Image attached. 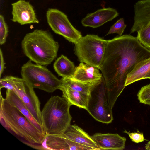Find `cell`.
Here are the masks:
<instances>
[{
    "label": "cell",
    "instance_id": "cell-12",
    "mask_svg": "<svg viewBox=\"0 0 150 150\" xmlns=\"http://www.w3.org/2000/svg\"><path fill=\"white\" fill-rule=\"evenodd\" d=\"M91 137L100 150H122L125 148L126 139L118 134L97 133Z\"/></svg>",
    "mask_w": 150,
    "mask_h": 150
},
{
    "label": "cell",
    "instance_id": "cell-2",
    "mask_svg": "<svg viewBox=\"0 0 150 150\" xmlns=\"http://www.w3.org/2000/svg\"><path fill=\"white\" fill-rule=\"evenodd\" d=\"M0 122L1 125L20 141L33 148L40 150L45 134L33 125L0 93Z\"/></svg>",
    "mask_w": 150,
    "mask_h": 150
},
{
    "label": "cell",
    "instance_id": "cell-25",
    "mask_svg": "<svg viewBox=\"0 0 150 150\" xmlns=\"http://www.w3.org/2000/svg\"><path fill=\"white\" fill-rule=\"evenodd\" d=\"M66 138L69 146V150H94L93 148L91 147L80 144Z\"/></svg>",
    "mask_w": 150,
    "mask_h": 150
},
{
    "label": "cell",
    "instance_id": "cell-1",
    "mask_svg": "<svg viewBox=\"0 0 150 150\" xmlns=\"http://www.w3.org/2000/svg\"><path fill=\"white\" fill-rule=\"evenodd\" d=\"M150 57V49L129 35L108 40L100 70L112 108L124 88L127 75L139 62Z\"/></svg>",
    "mask_w": 150,
    "mask_h": 150
},
{
    "label": "cell",
    "instance_id": "cell-13",
    "mask_svg": "<svg viewBox=\"0 0 150 150\" xmlns=\"http://www.w3.org/2000/svg\"><path fill=\"white\" fill-rule=\"evenodd\" d=\"M134 22L130 33L150 24V0H140L134 5Z\"/></svg>",
    "mask_w": 150,
    "mask_h": 150
},
{
    "label": "cell",
    "instance_id": "cell-14",
    "mask_svg": "<svg viewBox=\"0 0 150 150\" xmlns=\"http://www.w3.org/2000/svg\"><path fill=\"white\" fill-rule=\"evenodd\" d=\"M98 68L86 63L81 62L76 67L71 79L78 81L89 83L101 80L103 76Z\"/></svg>",
    "mask_w": 150,
    "mask_h": 150
},
{
    "label": "cell",
    "instance_id": "cell-24",
    "mask_svg": "<svg viewBox=\"0 0 150 150\" xmlns=\"http://www.w3.org/2000/svg\"><path fill=\"white\" fill-rule=\"evenodd\" d=\"M8 32V28L4 17L0 15V44H4L6 42V39Z\"/></svg>",
    "mask_w": 150,
    "mask_h": 150
},
{
    "label": "cell",
    "instance_id": "cell-10",
    "mask_svg": "<svg viewBox=\"0 0 150 150\" xmlns=\"http://www.w3.org/2000/svg\"><path fill=\"white\" fill-rule=\"evenodd\" d=\"M11 5L13 22L21 25L39 23L33 8L29 2L19 0Z\"/></svg>",
    "mask_w": 150,
    "mask_h": 150
},
{
    "label": "cell",
    "instance_id": "cell-6",
    "mask_svg": "<svg viewBox=\"0 0 150 150\" xmlns=\"http://www.w3.org/2000/svg\"><path fill=\"white\" fill-rule=\"evenodd\" d=\"M29 60L21 67V74L34 88L52 93L62 84L59 79L45 66L33 63Z\"/></svg>",
    "mask_w": 150,
    "mask_h": 150
},
{
    "label": "cell",
    "instance_id": "cell-20",
    "mask_svg": "<svg viewBox=\"0 0 150 150\" xmlns=\"http://www.w3.org/2000/svg\"><path fill=\"white\" fill-rule=\"evenodd\" d=\"M62 86L71 90L90 94L94 86L101 80L89 83L82 82L74 80L71 78L62 77Z\"/></svg>",
    "mask_w": 150,
    "mask_h": 150
},
{
    "label": "cell",
    "instance_id": "cell-22",
    "mask_svg": "<svg viewBox=\"0 0 150 150\" xmlns=\"http://www.w3.org/2000/svg\"><path fill=\"white\" fill-rule=\"evenodd\" d=\"M137 96L140 103L150 105V83L142 87Z\"/></svg>",
    "mask_w": 150,
    "mask_h": 150
},
{
    "label": "cell",
    "instance_id": "cell-4",
    "mask_svg": "<svg viewBox=\"0 0 150 150\" xmlns=\"http://www.w3.org/2000/svg\"><path fill=\"white\" fill-rule=\"evenodd\" d=\"M71 106L64 98L51 96L41 112L42 126L45 134H63L71 125Z\"/></svg>",
    "mask_w": 150,
    "mask_h": 150
},
{
    "label": "cell",
    "instance_id": "cell-19",
    "mask_svg": "<svg viewBox=\"0 0 150 150\" xmlns=\"http://www.w3.org/2000/svg\"><path fill=\"white\" fill-rule=\"evenodd\" d=\"M53 67L59 76L69 78L73 77L76 68L74 63L63 55L55 60Z\"/></svg>",
    "mask_w": 150,
    "mask_h": 150
},
{
    "label": "cell",
    "instance_id": "cell-7",
    "mask_svg": "<svg viewBox=\"0 0 150 150\" xmlns=\"http://www.w3.org/2000/svg\"><path fill=\"white\" fill-rule=\"evenodd\" d=\"M103 77L91 91L87 110L96 120L104 123L113 120Z\"/></svg>",
    "mask_w": 150,
    "mask_h": 150
},
{
    "label": "cell",
    "instance_id": "cell-3",
    "mask_svg": "<svg viewBox=\"0 0 150 150\" xmlns=\"http://www.w3.org/2000/svg\"><path fill=\"white\" fill-rule=\"evenodd\" d=\"M21 45L24 54L30 60L43 66L50 64L55 59L59 47L50 32L39 29L27 33Z\"/></svg>",
    "mask_w": 150,
    "mask_h": 150
},
{
    "label": "cell",
    "instance_id": "cell-8",
    "mask_svg": "<svg viewBox=\"0 0 150 150\" xmlns=\"http://www.w3.org/2000/svg\"><path fill=\"white\" fill-rule=\"evenodd\" d=\"M10 83L8 89L20 98L34 118L42 126L40 103L34 88L22 78L10 76Z\"/></svg>",
    "mask_w": 150,
    "mask_h": 150
},
{
    "label": "cell",
    "instance_id": "cell-17",
    "mask_svg": "<svg viewBox=\"0 0 150 150\" xmlns=\"http://www.w3.org/2000/svg\"><path fill=\"white\" fill-rule=\"evenodd\" d=\"M5 99L17 108L38 130L45 134L42 126L34 118L21 99L15 93L10 90L7 89Z\"/></svg>",
    "mask_w": 150,
    "mask_h": 150
},
{
    "label": "cell",
    "instance_id": "cell-21",
    "mask_svg": "<svg viewBox=\"0 0 150 150\" xmlns=\"http://www.w3.org/2000/svg\"><path fill=\"white\" fill-rule=\"evenodd\" d=\"M137 38L145 47L150 49V24L139 30Z\"/></svg>",
    "mask_w": 150,
    "mask_h": 150
},
{
    "label": "cell",
    "instance_id": "cell-29",
    "mask_svg": "<svg viewBox=\"0 0 150 150\" xmlns=\"http://www.w3.org/2000/svg\"><path fill=\"white\" fill-rule=\"evenodd\" d=\"M144 79H150V71L146 76Z\"/></svg>",
    "mask_w": 150,
    "mask_h": 150
},
{
    "label": "cell",
    "instance_id": "cell-9",
    "mask_svg": "<svg viewBox=\"0 0 150 150\" xmlns=\"http://www.w3.org/2000/svg\"><path fill=\"white\" fill-rule=\"evenodd\" d=\"M46 16L47 23L52 30L69 41L75 44L82 37L81 32L72 25L67 16L59 10L49 8Z\"/></svg>",
    "mask_w": 150,
    "mask_h": 150
},
{
    "label": "cell",
    "instance_id": "cell-11",
    "mask_svg": "<svg viewBox=\"0 0 150 150\" xmlns=\"http://www.w3.org/2000/svg\"><path fill=\"white\" fill-rule=\"evenodd\" d=\"M118 15L117 10L112 8H103L88 14L81 20V23L84 27L96 28L112 20Z\"/></svg>",
    "mask_w": 150,
    "mask_h": 150
},
{
    "label": "cell",
    "instance_id": "cell-27",
    "mask_svg": "<svg viewBox=\"0 0 150 150\" xmlns=\"http://www.w3.org/2000/svg\"><path fill=\"white\" fill-rule=\"evenodd\" d=\"M5 63L4 62L2 52L1 49H0V77L3 73L4 67Z\"/></svg>",
    "mask_w": 150,
    "mask_h": 150
},
{
    "label": "cell",
    "instance_id": "cell-16",
    "mask_svg": "<svg viewBox=\"0 0 150 150\" xmlns=\"http://www.w3.org/2000/svg\"><path fill=\"white\" fill-rule=\"evenodd\" d=\"M59 89L62 91L63 97L68 101L71 106L74 105L87 110L90 94L72 90L62 86Z\"/></svg>",
    "mask_w": 150,
    "mask_h": 150
},
{
    "label": "cell",
    "instance_id": "cell-23",
    "mask_svg": "<svg viewBox=\"0 0 150 150\" xmlns=\"http://www.w3.org/2000/svg\"><path fill=\"white\" fill-rule=\"evenodd\" d=\"M127 25L125 23L124 19L121 18L117 20L110 28L106 35L113 33H117L121 36Z\"/></svg>",
    "mask_w": 150,
    "mask_h": 150
},
{
    "label": "cell",
    "instance_id": "cell-15",
    "mask_svg": "<svg viewBox=\"0 0 150 150\" xmlns=\"http://www.w3.org/2000/svg\"><path fill=\"white\" fill-rule=\"evenodd\" d=\"M71 141L93 148L100 150L91 136L75 125H71L62 135Z\"/></svg>",
    "mask_w": 150,
    "mask_h": 150
},
{
    "label": "cell",
    "instance_id": "cell-28",
    "mask_svg": "<svg viewBox=\"0 0 150 150\" xmlns=\"http://www.w3.org/2000/svg\"><path fill=\"white\" fill-rule=\"evenodd\" d=\"M145 147L146 149L150 150V141L146 144Z\"/></svg>",
    "mask_w": 150,
    "mask_h": 150
},
{
    "label": "cell",
    "instance_id": "cell-18",
    "mask_svg": "<svg viewBox=\"0 0 150 150\" xmlns=\"http://www.w3.org/2000/svg\"><path fill=\"white\" fill-rule=\"evenodd\" d=\"M150 71V57L138 63L127 75L125 87L135 82L145 79L146 76Z\"/></svg>",
    "mask_w": 150,
    "mask_h": 150
},
{
    "label": "cell",
    "instance_id": "cell-26",
    "mask_svg": "<svg viewBox=\"0 0 150 150\" xmlns=\"http://www.w3.org/2000/svg\"><path fill=\"white\" fill-rule=\"evenodd\" d=\"M124 132L129 135L131 141L135 143H139L146 140L142 133H131L125 130Z\"/></svg>",
    "mask_w": 150,
    "mask_h": 150
},
{
    "label": "cell",
    "instance_id": "cell-5",
    "mask_svg": "<svg viewBox=\"0 0 150 150\" xmlns=\"http://www.w3.org/2000/svg\"><path fill=\"white\" fill-rule=\"evenodd\" d=\"M107 42L108 40L97 35L88 34L82 36L75 44L74 53L81 62L100 70Z\"/></svg>",
    "mask_w": 150,
    "mask_h": 150
}]
</instances>
